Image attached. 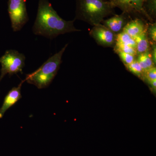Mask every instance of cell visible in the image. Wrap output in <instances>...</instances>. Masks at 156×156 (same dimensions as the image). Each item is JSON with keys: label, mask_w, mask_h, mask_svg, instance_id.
<instances>
[{"label": "cell", "mask_w": 156, "mask_h": 156, "mask_svg": "<svg viewBox=\"0 0 156 156\" xmlns=\"http://www.w3.org/2000/svg\"><path fill=\"white\" fill-rule=\"evenodd\" d=\"M67 46L68 44L58 53L49 58L36 70L27 75L25 81L39 89L48 87L57 74L62 62V57Z\"/></svg>", "instance_id": "cell-3"}, {"label": "cell", "mask_w": 156, "mask_h": 156, "mask_svg": "<svg viewBox=\"0 0 156 156\" xmlns=\"http://www.w3.org/2000/svg\"><path fill=\"white\" fill-rule=\"evenodd\" d=\"M106 1H109V2H111L114 5L115 3V2L117 0H106Z\"/></svg>", "instance_id": "cell-22"}, {"label": "cell", "mask_w": 156, "mask_h": 156, "mask_svg": "<svg viewBox=\"0 0 156 156\" xmlns=\"http://www.w3.org/2000/svg\"><path fill=\"white\" fill-rule=\"evenodd\" d=\"M90 35L98 44L105 47H111L115 43L116 35L105 26L99 24L94 26Z\"/></svg>", "instance_id": "cell-6"}, {"label": "cell", "mask_w": 156, "mask_h": 156, "mask_svg": "<svg viewBox=\"0 0 156 156\" xmlns=\"http://www.w3.org/2000/svg\"><path fill=\"white\" fill-rule=\"evenodd\" d=\"M136 42L137 55L147 53L150 51V42L148 38L147 30L138 36L134 38Z\"/></svg>", "instance_id": "cell-11"}, {"label": "cell", "mask_w": 156, "mask_h": 156, "mask_svg": "<svg viewBox=\"0 0 156 156\" xmlns=\"http://www.w3.org/2000/svg\"><path fill=\"white\" fill-rule=\"evenodd\" d=\"M145 0H117L115 3V7L122 9L124 12L129 13L131 12H138L145 15L143 9Z\"/></svg>", "instance_id": "cell-8"}, {"label": "cell", "mask_w": 156, "mask_h": 156, "mask_svg": "<svg viewBox=\"0 0 156 156\" xmlns=\"http://www.w3.org/2000/svg\"><path fill=\"white\" fill-rule=\"evenodd\" d=\"M147 30L143 21L136 18L127 23L123 29V31L134 38L143 33Z\"/></svg>", "instance_id": "cell-10"}, {"label": "cell", "mask_w": 156, "mask_h": 156, "mask_svg": "<svg viewBox=\"0 0 156 156\" xmlns=\"http://www.w3.org/2000/svg\"><path fill=\"white\" fill-rule=\"evenodd\" d=\"M74 20L66 21L61 18L48 0H39L36 19L32 30L37 35L53 39L58 35L80 31L74 26Z\"/></svg>", "instance_id": "cell-1"}, {"label": "cell", "mask_w": 156, "mask_h": 156, "mask_svg": "<svg viewBox=\"0 0 156 156\" xmlns=\"http://www.w3.org/2000/svg\"><path fill=\"white\" fill-rule=\"evenodd\" d=\"M25 80L21 81L17 87H13L8 92L4 98L2 105L0 108V119H2L6 111L17 103L22 98L21 88Z\"/></svg>", "instance_id": "cell-7"}, {"label": "cell", "mask_w": 156, "mask_h": 156, "mask_svg": "<svg viewBox=\"0 0 156 156\" xmlns=\"http://www.w3.org/2000/svg\"><path fill=\"white\" fill-rule=\"evenodd\" d=\"M148 83L149 84L152 90H153L154 92H155L156 90V80H154L148 82Z\"/></svg>", "instance_id": "cell-21"}, {"label": "cell", "mask_w": 156, "mask_h": 156, "mask_svg": "<svg viewBox=\"0 0 156 156\" xmlns=\"http://www.w3.org/2000/svg\"><path fill=\"white\" fill-rule=\"evenodd\" d=\"M115 43L136 48V42L134 38L123 31L116 36Z\"/></svg>", "instance_id": "cell-13"}, {"label": "cell", "mask_w": 156, "mask_h": 156, "mask_svg": "<svg viewBox=\"0 0 156 156\" xmlns=\"http://www.w3.org/2000/svg\"><path fill=\"white\" fill-rule=\"evenodd\" d=\"M147 36L151 44H156V23L150 24L148 27Z\"/></svg>", "instance_id": "cell-18"}, {"label": "cell", "mask_w": 156, "mask_h": 156, "mask_svg": "<svg viewBox=\"0 0 156 156\" xmlns=\"http://www.w3.org/2000/svg\"><path fill=\"white\" fill-rule=\"evenodd\" d=\"M114 50L115 52L121 51V52L128 53V54H131V55H134L135 56L137 55V53H136L135 48L130 47V46H127V45L115 43Z\"/></svg>", "instance_id": "cell-16"}, {"label": "cell", "mask_w": 156, "mask_h": 156, "mask_svg": "<svg viewBox=\"0 0 156 156\" xmlns=\"http://www.w3.org/2000/svg\"><path fill=\"white\" fill-rule=\"evenodd\" d=\"M116 53H118L121 60L126 66L131 64L135 60V56L134 55L121 52V51H117Z\"/></svg>", "instance_id": "cell-17"}, {"label": "cell", "mask_w": 156, "mask_h": 156, "mask_svg": "<svg viewBox=\"0 0 156 156\" xmlns=\"http://www.w3.org/2000/svg\"><path fill=\"white\" fill-rule=\"evenodd\" d=\"M127 69L140 78H143L144 72L137 60H135L131 64L126 66Z\"/></svg>", "instance_id": "cell-15"}, {"label": "cell", "mask_w": 156, "mask_h": 156, "mask_svg": "<svg viewBox=\"0 0 156 156\" xmlns=\"http://www.w3.org/2000/svg\"><path fill=\"white\" fill-rule=\"evenodd\" d=\"M143 9L146 16L149 19L155 18L156 15V0H145Z\"/></svg>", "instance_id": "cell-14"}, {"label": "cell", "mask_w": 156, "mask_h": 156, "mask_svg": "<svg viewBox=\"0 0 156 156\" xmlns=\"http://www.w3.org/2000/svg\"><path fill=\"white\" fill-rule=\"evenodd\" d=\"M143 78L147 82L156 80V68L154 67L144 72Z\"/></svg>", "instance_id": "cell-19"}, {"label": "cell", "mask_w": 156, "mask_h": 156, "mask_svg": "<svg viewBox=\"0 0 156 156\" xmlns=\"http://www.w3.org/2000/svg\"><path fill=\"white\" fill-rule=\"evenodd\" d=\"M136 60L139 63L144 72L152 68L155 67V65L153 61L150 51L147 53L138 55Z\"/></svg>", "instance_id": "cell-12"}, {"label": "cell", "mask_w": 156, "mask_h": 156, "mask_svg": "<svg viewBox=\"0 0 156 156\" xmlns=\"http://www.w3.org/2000/svg\"><path fill=\"white\" fill-rule=\"evenodd\" d=\"M151 55L153 61L155 65L156 63V44H151Z\"/></svg>", "instance_id": "cell-20"}, {"label": "cell", "mask_w": 156, "mask_h": 156, "mask_svg": "<svg viewBox=\"0 0 156 156\" xmlns=\"http://www.w3.org/2000/svg\"><path fill=\"white\" fill-rule=\"evenodd\" d=\"M75 19L93 26L100 24L105 17L113 13L115 6L106 0H76Z\"/></svg>", "instance_id": "cell-2"}, {"label": "cell", "mask_w": 156, "mask_h": 156, "mask_svg": "<svg viewBox=\"0 0 156 156\" xmlns=\"http://www.w3.org/2000/svg\"><path fill=\"white\" fill-rule=\"evenodd\" d=\"M26 57L24 54L20 53L17 50H7L4 55L0 58L2 66L0 75V82L6 75L10 76L20 73L25 66Z\"/></svg>", "instance_id": "cell-4"}, {"label": "cell", "mask_w": 156, "mask_h": 156, "mask_svg": "<svg viewBox=\"0 0 156 156\" xmlns=\"http://www.w3.org/2000/svg\"><path fill=\"white\" fill-rule=\"evenodd\" d=\"M8 12L14 32L20 31L28 22L26 0H9Z\"/></svg>", "instance_id": "cell-5"}, {"label": "cell", "mask_w": 156, "mask_h": 156, "mask_svg": "<svg viewBox=\"0 0 156 156\" xmlns=\"http://www.w3.org/2000/svg\"><path fill=\"white\" fill-rule=\"evenodd\" d=\"M127 13L123 12L120 15H115L106 20H103L104 26L112 31L114 33L119 32L123 30L127 23L126 20Z\"/></svg>", "instance_id": "cell-9"}]
</instances>
